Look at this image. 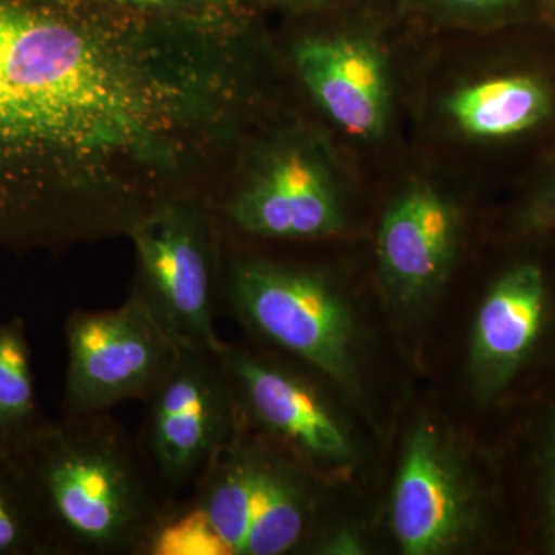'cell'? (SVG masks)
Wrapping results in <instances>:
<instances>
[{"mask_svg": "<svg viewBox=\"0 0 555 555\" xmlns=\"http://www.w3.org/2000/svg\"><path fill=\"white\" fill-rule=\"evenodd\" d=\"M555 232V156L518 188L495 199L489 210V235H550Z\"/></svg>", "mask_w": 555, "mask_h": 555, "instance_id": "19", "label": "cell"}, {"mask_svg": "<svg viewBox=\"0 0 555 555\" xmlns=\"http://www.w3.org/2000/svg\"><path fill=\"white\" fill-rule=\"evenodd\" d=\"M219 358L235 393L241 427L286 449L313 473L341 469L356 448L310 379L283 361L222 343Z\"/></svg>", "mask_w": 555, "mask_h": 555, "instance_id": "14", "label": "cell"}, {"mask_svg": "<svg viewBox=\"0 0 555 555\" xmlns=\"http://www.w3.org/2000/svg\"><path fill=\"white\" fill-rule=\"evenodd\" d=\"M349 275L341 264L240 255L230 261L222 295L248 331L334 385L353 389L360 331Z\"/></svg>", "mask_w": 555, "mask_h": 555, "instance_id": "8", "label": "cell"}, {"mask_svg": "<svg viewBox=\"0 0 555 555\" xmlns=\"http://www.w3.org/2000/svg\"><path fill=\"white\" fill-rule=\"evenodd\" d=\"M460 459L451 438L420 422L408 438L390 502V526L406 555L455 553L499 534V500Z\"/></svg>", "mask_w": 555, "mask_h": 555, "instance_id": "12", "label": "cell"}, {"mask_svg": "<svg viewBox=\"0 0 555 555\" xmlns=\"http://www.w3.org/2000/svg\"><path fill=\"white\" fill-rule=\"evenodd\" d=\"M270 39L292 104L374 179L409 149V112L423 33L393 0H357L288 14Z\"/></svg>", "mask_w": 555, "mask_h": 555, "instance_id": "3", "label": "cell"}, {"mask_svg": "<svg viewBox=\"0 0 555 555\" xmlns=\"http://www.w3.org/2000/svg\"><path fill=\"white\" fill-rule=\"evenodd\" d=\"M64 335L62 415L104 414L127 401L147 400L181 350L133 294L116 309L75 310Z\"/></svg>", "mask_w": 555, "mask_h": 555, "instance_id": "11", "label": "cell"}, {"mask_svg": "<svg viewBox=\"0 0 555 555\" xmlns=\"http://www.w3.org/2000/svg\"><path fill=\"white\" fill-rule=\"evenodd\" d=\"M124 9L147 11V13L178 14V16L199 17L210 13L221 17H238L250 14L240 0H101Z\"/></svg>", "mask_w": 555, "mask_h": 555, "instance_id": "21", "label": "cell"}, {"mask_svg": "<svg viewBox=\"0 0 555 555\" xmlns=\"http://www.w3.org/2000/svg\"><path fill=\"white\" fill-rule=\"evenodd\" d=\"M56 555H142L175 503L156 483L138 438L108 412L62 415L14 443Z\"/></svg>", "mask_w": 555, "mask_h": 555, "instance_id": "4", "label": "cell"}, {"mask_svg": "<svg viewBox=\"0 0 555 555\" xmlns=\"http://www.w3.org/2000/svg\"><path fill=\"white\" fill-rule=\"evenodd\" d=\"M420 33H483L540 20L539 0H393Z\"/></svg>", "mask_w": 555, "mask_h": 555, "instance_id": "16", "label": "cell"}, {"mask_svg": "<svg viewBox=\"0 0 555 555\" xmlns=\"http://www.w3.org/2000/svg\"><path fill=\"white\" fill-rule=\"evenodd\" d=\"M491 201L408 149L372 179L367 264L396 308L422 312L443 297L489 236Z\"/></svg>", "mask_w": 555, "mask_h": 555, "instance_id": "6", "label": "cell"}, {"mask_svg": "<svg viewBox=\"0 0 555 555\" xmlns=\"http://www.w3.org/2000/svg\"><path fill=\"white\" fill-rule=\"evenodd\" d=\"M142 555H232L206 511L189 499L173 507L153 529Z\"/></svg>", "mask_w": 555, "mask_h": 555, "instance_id": "20", "label": "cell"}, {"mask_svg": "<svg viewBox=\"0 0 555 555\" xmlns=\"http://www.w3.org/2000/svg\"><path fill=\"white\" fill-rule=\"evenodd\" d=\"M540 20L555 28V0H539Z\"/></svg>", "mask_w": 555, "mask_h": 555, "instance_id": "23", "label": "cell"}, {"mask_svg": "<svg viewBox=\"0 0 555 555\" xmlns=\"http://www.w3.org/2000/svg\"><path fill=\"white\" fill-rule=\"evenodd\" d=\"M0 555H56L38 499L5 444H0Z\"/></svg>", "mask_w": 555, "mask_h": 555, "instance_id": "18", "label": "cell"}, {"mask_svg": "<svg viewBox=\"0 0 555 555\" xmlns=\"http://www.w3.org/2000/svg\"><path fill=\"white\" fill-rule=\"evenodd\" d=\"M219 347L179 350L166 377L144 401L147 408L139 447L160 491L171 502L193 489L219 449L241 427Z\"/></svg>", "mask_w": 555, "mask_h": 555, "instance_id": "10", "label": "cell"}, {"mask_svg": "<svg viewBox=\"0 0 555 555\" xmlns=\"http://www.w3.org/2000/svg\"><path fill=\"white\" fill-rule=\"evenodd\" d=\"M139 262L137 295L181 349L215 350L217 272L210 228L198 210L166 203L129 230Z\"/></svg>", "mask_w": 555, "mask_h": 555, "instance_id": "13", "label": "cell"}, {"mask_svg": "<svg viewBox=\"0 0 555 555\" xmlns=\"http://www.w3.org/2000/svg\"><path fill=\"white\" fill-rule=\"evenodd\" d=\"M409 149L491 204L518 188L555 156V28L423 33Z\"/></svg>", "mask_w": 555, "mask_h": 555, "instance_id": "2", "label": "cell"}, {"mask_svg": "<svg viewBox=\"0 0 555 555\" xmlns=\"http://www.w3.org/2000/svg\"><path fill=\"white\" fill-rule=\"evenodd\" d=\"M469 374L483 406L520 409L555 372V241L488 236Z\"/></svg>", "mask_w": 555, "mask_h": 555, "instance_id": "7", "label": "cell"}, {"mask_svg": "<svg viewBox=\"0 0 555 555\" xmlns=\"http://www.w3.org/2000/svg\"><path fill=\"white\" fill-rule=\"evenodd\" d=\"M315 474L269 438L240 427L193 486L232 555H286L315 540Z\"/></svg>", "mask_w": 555, "mask_h": 555, "instance_id": "9", "label": "cell"}, {"mask_svg": "<svg viewBox=\"0 0 555 555\" xmlns=\"http://www.w3.org/2000/svg\"><path fill=\"white\" fill-rule=\"evenodd\" d=\"M518 414L513 438L516 534L529 550L555 555V372Z\"/></svg>", "mask_w": 555, "mask_h": 555, "instance_id": "15", "label": "cell"}, {"mask_svg": "<svg viewBox=\"0 0 555 555\" xmlns=\"http://www.w3.org/2000/svg\"><path fill=\"white\" fill-rule=\"evenodd\" d=\"M36 397L27 324L0 323V444H11L46 422Z\"/></svg>", "mask_w": 555, "mask_h": 555, "instance_id": "17", "label": "cell"}, {"mask_svg": "<svg viewBox=\"0 0 555 555\" xmlns=\"http://www.w3.org/2000/svg\"><path fill=\"white\" fill-rule=\"evenodd\" d=\"M551 236H553L554 241H555V232L553 233H550Z\"/></svg>", "mask_w": 555, "mask_h": 555, "instance_id": "24", "label": "cell"}, {"mask_svg": "<svg viewBox=\"0 0 555 555\" xmlns=\"http://www.w3.org/2000/svg\"><path fill=\"white\" fill-rule=\"evenodd\" d=\"M82 0H0V244L127 230L152 204L127 177L173 169L218 131L214 54L82 20Z\"/></svg>", "mask_w": 555, "mask_h": 555, "instance_id": "1", "label": "cell"}, {"mask_svg": "<svg viewBox=\"0 0 555 555\" xmlns=\"http://www.w3.org/2000/svg\"><path fill=\"white\" fill-rule=\"evenodd\" d=\"M240 2L251 13L259 9H280L284 13L295 14L328 9V7L343 5V3L357 2V0H240Z\"/></svg>", "mask_w": 555, "mask_h": 555, "instance_id": "22", "label": "cell"}, {"mask_svg": "<svg viewBox=\"0 0 555 555\" xmlns=\"http://www.w3.org/2000/svg\"><path fill=\"white\" fill-rule=\"evenodd\" d=\"M236 152L241 178L225 218L241 236L291 246L364 238L372 178L297 105L275 102Z\"/></svg>", "mask_w": 555, "mask_h": 555, "instance_id": "5", "label": "cell"}]
</instances>
